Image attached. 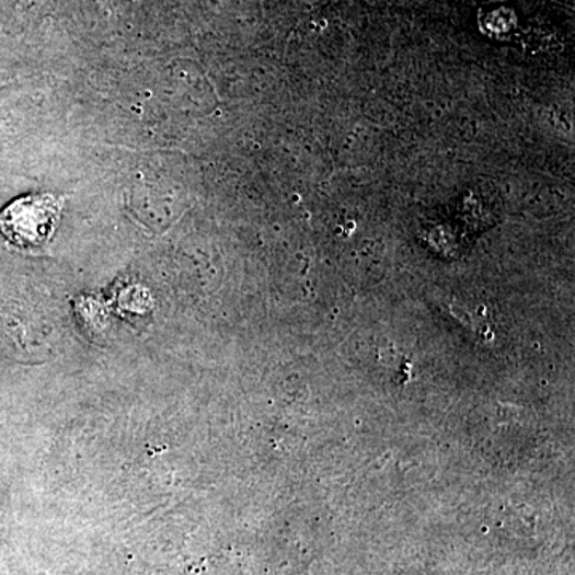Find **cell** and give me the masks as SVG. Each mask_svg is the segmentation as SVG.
<instances>
[{"label": "cell", "instance_id": "6da1fadb", "mask_svg": "<svg viewBox=\"0 0 575 575\" xmlns=\"http://www.w3.org/2000/svg\"><path fill=\"white\" fill-rule=\"evenodd\" d=\"M59 215V198L50 194L27 195L0 212V230L19 245H41L55 232Z\"/></svg>", "mask_w": 575, "mask_h": 575}]
</instances>
